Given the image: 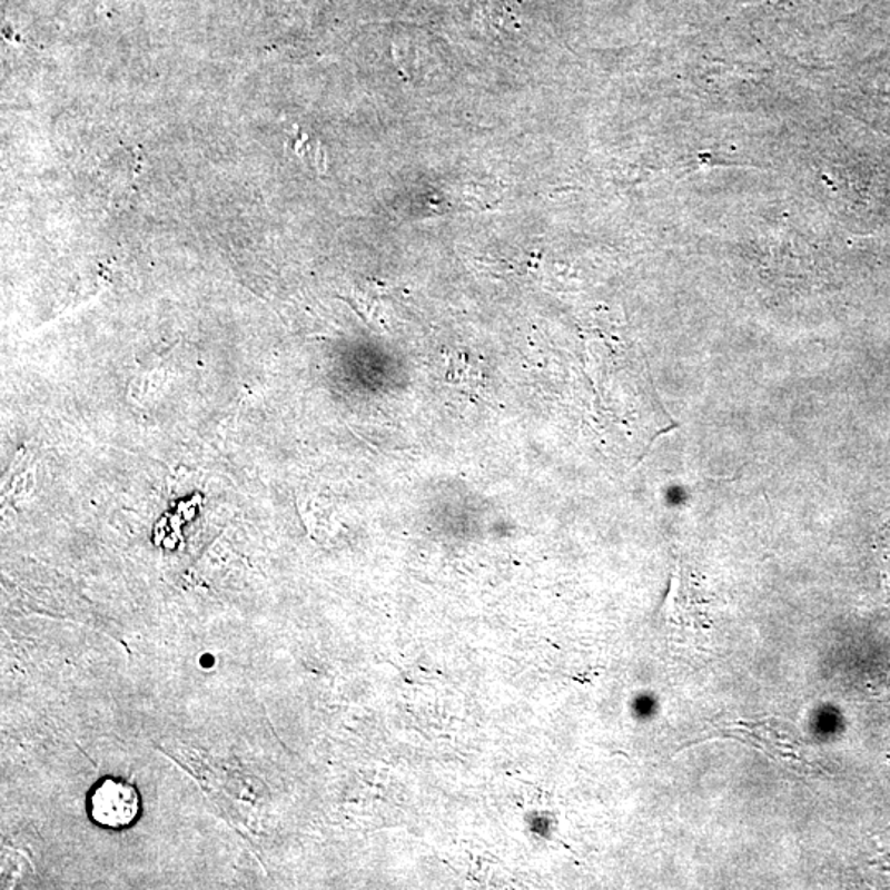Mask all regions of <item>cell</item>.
Returning a JSON list of instances; mask_svg holds the SVG:
<instances>
[{
    "mask_svg": "<svg viewBox=\"0 0 890 890\" xmlns=\"http://www.w3.org/2000/svg\"><path fill=\"white\" fill-rule=\"evenodd\" d=\"M88 808L89 817L99 827L112 830L128 828L139 814V793L125 780L106 779L91 790Z\"/></svg>",
    "mask_w": 890,
    "mask_h": 890,
    "instance_id": "6da1fadb",
    "label": "cell"
}]
</instances>
